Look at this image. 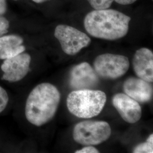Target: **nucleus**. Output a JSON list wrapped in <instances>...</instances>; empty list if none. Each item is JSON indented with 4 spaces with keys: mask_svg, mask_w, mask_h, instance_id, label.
Returning a JSON list of instances; mask_svg holds the SVG:
<instances>
[{
    "mask_svg": "<svg viewBox=\"0 0 153 153\" xmlns=\"http://www.w3.org/2000/svg\"><path fill=\"white\" fill-rule=\"evenodd\" d=\"M61 94L55 85L44 82L38 85L29 94L25 105L27 120L36 126L49 123L56 115Z\"/></svg>",
    "mask_w": 153,
    "mask_h": 153,
    "instance_id": "f257e3e1",
    "label": "nucleus"
},
{
    "mask_svg": "<svg viewBox=\"0 0 153 153\" xmlns=\"http://www.w3.org/2000/svg\"><path fill=\"white\" fill-rule=\"evenodd\" d=\"M131 20L130 16L113 9L95 10L85 16L84 26L94 38L115 40L128 33Z\"/></svg>",
    "mask_w": 153,
    "mask_h": 153,
    "instance_id": "f03ea898",
    "label": "nucleus"
},
{
    "mask_svg": "<svg viewBox=\"0 0 153 153\" xmlns=\"http://www.w3.org/2000/svg\"><path fill=\"white\" fill-rule=\"evenodd\" d=\"M106 100V94L102 91L82 89L70 93L66 104L71 114L79 118L90 119L100 114Z\"/></svg>",
    "mask_w": 153,
    "mask_h": 153,
    "instance_id": "7ed1b4c3",
    "label": "nucleus"
},
{
    "mask_svg": "<svg viewBox=\"0 0 153 153\" xmlns=\"http://www.w3.org/2000/svg\"><path fill=\"white\" fill-rule=\"evenodd\" d=\"M111 134V126L104 121H83L76 124L73 131L74 140L84 146L99 145L107 141Z\"/></svg>",
    "mask_w": 153,
    "mask_h": 153,
    "instance_id": "20e7f679",
    "label": "nucleus"
},
{
    "mask_svg": "<svg viewBox=\"0 0 153 153\" xmlns=\"http://www.w3.org/2000/svg\"><path fill=\"white\" fill-rule=\"evenodd\" d=\"M129 65V60L125 56L111 53L99 55L94 62L98 76L106 79H116L124 76Z\"/></svg>",
    "mask_w": 153,
    "mask_h": 153,
    "instance_id": "39448f33",
    "label": "nucleus"
},
{
    "mask_svg": "<svg viewBox=\"0 0 153 153\" xmlns=\"http://www.w3.org/2000/svg\"><path fill=\"white\" fill-rule=\"evenodd\" d=\"M55 36L60 43L64 52L71 56L77 54L91 42L86 33L65 25H60L56 27Z\"/></svg>",
    "mask_w": 153,
    "mask_h": 153,
    "instance_id": "423d86ee",
    "label": "nucleus"
},
{
    "mask_svg": "<svg viewBox=\"0 0 153 153\" xmlns=\"http://www.w3.org/2000/svg\"><path fill=\"white\" fill-rule=\"evenodd\" d=\"M31 61V56L24 52L4 60L1 65L3 72L1 79L9 82L21 81L30 71Z\"/></svg>",
    "mask_w": 153,
    "mask_h": 153,
    "instance_id": "0eeeda50",
    "label": "nucleus"
},
{
    "mask_svg": "<svg viewBox=\"0 0 153 153\" xmlns=\"http://www.w3.org/2000/svg\"><path fill=\"white\" fill-rule=\"evenodd\" d=\"M99 82L96 71L86 62L74 66L70 72L69 85L75 90L91 89L96 87Z\"/></svg>",
    "mask_w": 153,
    "mask_h": 153,
    "instance_id": "6e6552de",
    "label": "nucleus"
},
{
    "mask_svg": "<svg viewBox=\"0 0 153 153\" xmlns=\"http://www.w3.org/2000/svg\"><path fill=\"white\" fill-rule=\"evenodd\" d=\"M112 104L126 123H136L142 116V109L139 103L126 94H115L112 98Z\"/></svg>",
    "mask_w": 153,
    "mask_h": 153,
    "instance_id": "1a4fd4ad",
    "label": "nucleus"
},
{
    "mask_svg": "<svg viewBox=\"0 0 153 153\" xmlns=\"http://www.w3.org/2000/svg\"><path fill=\"white\" fill-rule=\"evenodd\" d=\"M123 90L128 96L141 103L149 102L153 97L152 86L140 78H127L123 84Z\"/></svg>",
    "mask_w": 153,
    "mask_h": 153,
    "instance_id": "9d476101",
    "label": "nucleus"
},
{
    "mask_svg": "<svg viewBox=\"0 0 153 153\" xmlns=\"http://www.w3.org/2000/svg\"><path fill=\"white\" fill-rule=\"evenodd\" d=\"M134 71L138 78L146 82L153 81V52L146 48L136 51L133 61Z\"/></svg>",
    "mask_w": 153,
    "mask_h": 153,
    "instance_id": "9b49d317",
    "label": "nucleus"
},
{
    "mask_svg": "<svg viewBox=\"0 0 153 153\" xmlns=\"http://www.w3.org/2000/svg\"><path fill=\"white\" fill-rule=\"evenodd\" d=\"M23 39L17 35H3L0 37V59L5 60L25 52Z\"/></svg>",
    "mask_w": 153,
    "mask_h": 153,
    "instance_id": "f8f14e48",
    "label": "nucleus"
},
{
    "mask_svg": "<svg viewBox=\"0 0 153 153\" xmlns=\"http://www.w3.org/2000/svg\"><path fill=\"white\" fill-rule=\"evenodd\" d=\"M134 153H153V134L148 137L146 142L140 143L133 149Z\"/></svg>",
    "mask_w": 153,
    "mask_h": 153,
    "instance_id": "ddd939ff",
    "label": "nucleus"
},
{
    "mask_svg": "<svg viewBox=\"0 0 153 153\" xmlns=\"http://www.w3.org/2000/svg\"><path fill=\"white\" fill-rule=\"evenodd\" d=\"M90 5L95 10L108 9L114 0H87Z\"/></svg>",
    "mask_w": 153,
    "mask_h": 153,
    "instance_id": "4468645a",
    "label": "nucleus"
},
{
    "mask_svg": "<svg viewBox=\"0 0 153 153\" xmlns=\"http://www.w3.org/2000/svg\"><path fill=\"white\" fill-rule=\"evenodd\" d=\"M9 101V97L6 90L0 85V114L5 111Z\"/></svg>",
    "mask_w": 153,
    "mask_h": 153,
    "instance_id": "2eb2a0df",
    "label": "nucleus"
},
{
    "mask_svg": "<svg viewBox=\"0 0 153 153\" xmlns=\"http://www.w3.org/2000/svg\"><path fill=\"white\" fill-rule=\"evenodd\" d=\"M9 26V21L5 17L0 16V37L8 32Z\"/></svg>",
    "mask_w": 153,
    "mask_h": 153,
    "instance_id": "dca6fc26",
    "label": "nucleus"
},
{
    "mask_svg": "<svg viewBox=\"0 0 153 153\" xmlns=\"http://www.w3.org/2000/svg\"><path fill=\"white\" fill-rule=\"evenodd\" d=\"M76 153H99V152L98 149L93 147L92 146H88L82 148L81 150H76Z\"/></svg>",
    "mask_w": 153,
    "mask_h": 153,
    "instance_id": "f3484780",
    "label": "nucleus"
},
{
    "mask_svg": "<svg viewBox=\"0 0 153 153\" xmlns=\"http://www.w3.org/2000/svg\"><path fill=\"white\" fill-rule=\"evenodd\" d=\"M7 10V4L6 0H0V16L4 15Z\"/></svg>",
    "mask_w": 153,
    "mask_h": 153,
    "instance_id": "a211bd4d",
    "label": "nucleus"
},
{
    "mask_svg": "<svg viewBox=\"0 0 153 153\" xmlns=\"http://www.w3.org/2000/svg\"><path fill=\"white\" fill-rule=\"evenodd\" d=\"M115 2H116L117 4H119L120 5H130L134 2H136L137 0H114Z\"/></svg>",
    "mask_w": 153,
    "mask_h": 153,
    "instance_id": "6ab92c4d",
    "label": "nucleus"
},
{
    "mask_svg": "<svg viewBox=\"0 0 153 153\" xmlns=\"http://www.w3.org/2000/svg\"><path fill=\"white\" fill-rule=\"evenodd\" d=\"M33 1V2H36V3H42V2H45V1H48V0H32Z\"/></svg>",
    "mask_w": 153,
    "mask_h": 153,
    "instance_id": "aec40b11",
    "label": "nucleus"
},
{
    "mask_svg": "<svg viewBox=\"0 0 153 153\" xmlns=\"http://www.w3.org/2000/svg\"><path fill=\"white\" fill-rule=\"evenodd\" d=\"M14 1H17V0H14Z\"/></svg>",
    "mask_w": 153,
    "mask_h": 153,
    "instance_id": "412c9836",
    "label": "nucleus"
}]
</instances>
